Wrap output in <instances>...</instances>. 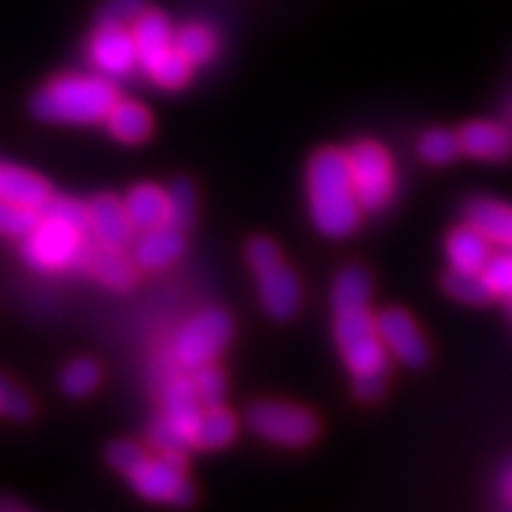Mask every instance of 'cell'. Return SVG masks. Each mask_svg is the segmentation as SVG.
<instances>
[{
	"label": "cell",
	"mask_w": 512,
	"mask_h": 512,
	"mask_svg": "<svg viewBox=\"0 0 512 512\" xmlns=\"http://www.w3.org/2000/svg\"><path fill=\"white\" fill-rule=\"evenodd\" d=\"M311 219L325 238L339 240L354 233L361 223V202L356 197L347 152L320 150L309 162Z\"/></svg>",
	"instance_id": "6da1fadb"
},
{
	"label": "cell",
	"mask_w": 512,
	"mask_h": 512,
	"mask_svg": "<svg viewBox=\"0 0 512 512\" xmlns=\"http://www.w3.org/2000/svg\"><path fill=\"white\" fill-rule=\"evenodd\" d=\"M119 93L102 74H62L34 95L31 110L41 121L64 126H88L105 121Z\"/></svg>",
	"instance_id": "7a4b0ae2"
},
{
	"label": "cell",
	"mask_w": 512,
	"mask_h": 512,
	"mask_svg": "<svg viewBox=\"0 0 512 512\" xmlns=\"http://www.w3.org/2000/svg\"><path fill=\"white\" fill-rule=\"evenodd\" d=\"M335 339L361 401H377L387 389L389 351L377 335L375 316L363 309L335 311Z\"/></svg>",
	"instance_id": "3957f363"
},
{
	"label": "cell",
	"mask_w": 512,
	"mask_h": 512,
	"mask_svg": "<svg viewBox=\"0 0 512 512\" xmlns=\"http://www.w3.org/2000/svg\"><path fill=\"white\" fill-rule=\"evenodd\" d=\"M202 403L197 399L190 377H176L164 389V415L152 427L150 441L157 453L185 456L195 446V427L202 415Z\"/></svg>",
	"instance_id": "277c9868"
},
{
	"label": "cell",
	"mask_w": 512,
	"mask_h": 512,
	"mask_svg": "<svg viewBox=\"0 0 512 512\" xmlns=\"http://www.w3.org/2000/svg\"><path fill=\"white\" fill-rule=\"evenodd\" d=\"M86 230L69 226L50 216H43L34 233L24 238V259L31 268L43 273L79 268L83 249H86Z\"/></svg>",
	"instance_id": "5b68a950"
},
{
	"label": "cell",
	"mask_w": 512,
	"mask_h": 512,
	"mask_svg": "<svg viewBox=\"0 0 512 512\" xmlns=\"http://www.w3.org/2000/svg\"><path fill=\"white\" fill-rule=\"evenodd\" d=\"M233 339V320L221 309H204L192 316L178 330L174 339V358L185 370H195L207 363H214L228 342Z\"/></svg>",
	"instance_id": "8992f818"
},
{
	"label": "cell",
	"mask_w": 512,
	"mask_h": 512,
	"mask_svg": "<svg viewBox=\"0 0 512 512\" xmlns=\"http://www.w3.org/2000/svg\"><path fill=\"white\" fill-rule=\"evenodd\" d=\"M247 425L256 437L275 446L302 448L318 437V418L309 408L283 401H259L249 406Z\"/></svg>",
	"instance_id": "52a82bcc"
},
{
	"label": "cell",
	"mask_w": 512,
	"mask_h": 512,
	"mask_svg": "<svg viewBox=\"0 0 512 512\" xmlns=\"http://www.w3.org/2000/svg\"><path fill=\"white\" fill-rule=\"evenodd\" d=\"M356 197L363 211H382L394 197V164L375 140H361L347 152Z\"/></svg>",
	"instance_id": "ba28073f"
},
{
	"label": "cell",
	"mask_w": 512,
	"mask_h": 512,
	"mask_svg": "<svg viewBox=\"0 0 512 512\" xmlns=\"http://www.w3.org/2000/svg\"><path fill=\"white\" fill-rule=\"evenodd\" d=\"M128 482L140 498L150 503L190 505L195 498L190 482L185 479V456L176 453L145 456L143 463L128 475Z\"/></svg>",
	"instance_id": "9c48e42d"
},
{
	"label": "cell",
	"mask_w": 512,
	"mask_h": 512,
	"mask_svg": "<svg viewBox=\"0 0 512 512\" xmlns=\"http://www.w3.org/2000/svg\"><path fill=\"white\" fill-rule=\"evenodd\" d=\"M88 60H91L95 72L112 81L126 79L140 67L133 34L126 27H117V24H100V29L88 43Z\"/></svg>",
	"instance_id": "30bf717a"
},
{
	"label": "cell",
	"mask_w": 512,
	"mask_h": 512,
	"mask_svg": "<svg viewBox=\"0 0 512 512\" xmlns=\"http://www.w3.org/2000/svg\"><path fill=\"white\" fill-rule=\"evenodd\" d=\"M377 335L389 356L399 358L403 366L422 368L430 361V344L411 313L403 309H384L375 316Z\"/></svg>",
	"instance_id": "8fae6325"
},
{
	"label": "cell",
	"mask_w": 512,
	"mask_h": 512,
	"mask_svg": "<svg viewBox=\"0 0 512 512\" xmlns=\"http://www.w3.org/2000/svg\"><path fill=\"white\" fill-rule=\"evenodd\" d=\"M259 280V297L264 309L278 320H290L302 306V280L283 264V259L256 271Z\"/></svg>",
	"instance_id": "7c38bea8"
},
{
	"label": "cell",
	"mask_w": 512,
	"mask_h": 512,
	"mask_svg": "<svg viewBox=\"0 0 512 512\" xmlns=\"http://www.w3.org/2000/svg\"><path fill=\"white\" fill-rule=\"evenodd\" d=\"M133 230L126 204L114 195H98L88 204V233L100 245L124 249L133 240Z\"/></svg>",
	"instance_id": "4fadbf2b"
},
{
	"label": "cell",
	"mask_w": 512,
	"mask_h": 512,
	"mask_svg": "<svg viewBox=\"0 0 512 512\" xmlns=\"http://www.w3.org/2000/svg\"><path fill=\"white\" fill-rule=\"evenodd\" d=\"M185 252L183 230L174 226H159L140 230V238L133 242V261L145 271H164L166 266L176 264Z\"/></svg>",
	"instance_id": "5bb4252c"
},
{
	"label": "cell",
	"mask_w": 512,
	"mask_h": 512,
	"mask_svg": "<svg viewBox=\"0 0 512 512\" xmlns=\"http://www.w3.org/2000/svg\"><path fill=\"white\" fill-rule=\"evenodd\" d=\"M133 41L138 48V64L147 74L155 64L174 50L176 31L171 29L169 17L157 10H145L131 27Z\"/></svg>",
	"instance_id": "9a60e30c"
},
{
	"label": "cell",
	"mask_w": 512,
	"mask_h": 512,
	"mask_svg": "<svg viewBox=\"0 0 512 512\" xmlns=\"http://www.w3.org/2000/svg\"><path fill=\"white\" fill-rule=\"evenodd\" d=\"M79 268L95 275L102 285L112 287V290H128L136 280L133 261L121 252V247H107L95 240L93 245H86L83 249Z\"/></svg>",
	"instance_id": "2e32d148"
},
{
	"label": "cell",
	"mask_w": 512,
	"mask_h": 512,
	"mask_svg": "<svg viewBox=\"0 0 512 512\" xmlns=\"http://www.w3.org/2000/svg\"><path fill=\"white\" fill-rule=\"evenodd\" d=\"M463 152L482 162H505L512 157V133L510 128L494 121H470L458 131Z\"/></svg>",
	"instance_id": "e0dca14e"
},
{
	"label": "cell",
	"mask_w": 512,
	"mask_h": 512,
	"mask_svg": "<svg viewBox=\"0 0 512 512\" xmlns=\"http://www.w3.org/2000/svg\"><path fill=\"white\" fill-rule=\"evenodd\" d=\"M0 200L43 211L53 200V190L41 176L27 169L0 164Z\"/></svg>",
	"instance_id": "ac0fdd59"
},
{
	"label": "cell",
	"mask_w": 512,
	"mask_h": 512,
	"mask_svg": "<svg viewBox=\"0 0 512 512\" xmlns=\"http://www.w3.org/2000/svg\"><path fill=\"white\" fill-rule=\"evenodd\" d=\"M465 221L491 245L512 247V207L491 197H475L465 209Z\"/></svg>",
	"instance_id": "d6986e66"
},
{
	"label": "cell",
	"mask_w": 512,
	"mask_h": 512,
	"mask_svg": "<svg viewBox=\"0 0 512 512\" xmlns=\"http://www.w3.org/2000/svg\"><path fill=\"white\" fill-rule=\"evenodd\" d=\"M126 211L136 230H150L169 223V197L155 183H140L126 195Z\"/></svg>",
	"instance_id": "ffe728a7"
},
{
	"label": "cell",
	"mask_w": 512,
	"mask_h": 512,
	"mask_svg": "<svg viewBox=\"0 0 512 512\" xmlns=\"http://www.w3.org/2000/svg\"><path fill=\"white\" fill-rule=\"evenodd\" d=\"M446 256L451 268L460 271H484V266L491 259V242L472 228L470 223L463 228H456L446 240Z\"/></svg>",
	"instance_id": "44dd1931"
},
{
	"label": "cell",
	"mask_w": 512,
	"mask_h": 512,
	"mask_svg": "<svg viewBox=\"0 0 512 512\" xmlns=\"http://www.w3.org/2000/svg\"><path fill=\"white\" fill-rule=\"evenodd\" d=\"M105 124L107 131H110L119 143L138 145L150 138L152 114L136 100H117V105H114L112 112L107 114Z\"/></svg>",
	"instance_id": "7402d4cb"
},
{
	"label": "cell",
	"mask_w": 512,
	"mask_h": 512,
	"mask_svg": "<svg viewBox=\"0 0 512 512\" xmlns=\"http://www.w3.org/2000/svg\"><path fill=\"white\" fill-rule=\"evenodd\" d=\"M370 297H373V278L361 266L344 268L332 285V309L335 311L363 309L370 304Z\"/></svg>",
	"instance_id": "603a6c76"
},
{
	"label": "cell",
	"mask_w": 512,
	"mask_h": 512,
	"mask_svg": "<svg viewBox=\"0 0 512 512\" xmlns=\"http://www.w3.org/2000/svg\"><path fill=\"white\" fill-rule=\"evenodd\" d=\"M238 434V420L223 406L204 408L195 427V446L204 451H219Z\"/></svg>",
	"instance_id": "cb8c5ba5"
},
{
	"label": "cell",
	"mask_w": 512,
	"mask_h": 512,
	"mask_svg": "<svg viewBox=\"0 0 512 512\" xmlns=\"http://www.w3.org/2000/svg\"><path fill=\"white\" fill-rule=\"evenodd\" d=\"M174 48L192 67H202V64H209L219 53V36L207 24L192 22L176 31Z\"/></svg>",
	"instance_id": "d4e9b609"
},
{
	"label": "cell",
	"mask_w": 512,
	"mask_h": 512,
	"mask_svg": "<svg viewBox=\"0 0 512 512\" xmlns=\"http://www.w3.org/2000/svg\"><path fill=\"white\" fill-rule=\"evenodd\" d=\"M444 290L448 297H453L456 302L470 306L489 304L496 294L482 271H460V268H451V271L446 273Z\"/></svg>",
	"instance_id": "484cf974"
},
{
	"label": "cell",
	"mask_w": 512,
	"mask_h": 512,
	"mask_svg": "<svg viewBox=\"0 0 512 512\" xmlns=\"http://www.w3.org/2000/svg\"><path fill=\"white\" fill-rule=\"evenodd\" d=\"M418 152L427 164L446 166L456 162L460 152H463V145H460L458 133L446 131V128H432L420 138Z\"/></svg>",
	"instance_id": "4316f807"
},
{
	"label": "cell",
	"mask_w": 512,
	"mask_h": 512,
	"mask_svg": "<svg viewBox=\"0 0 512 512\" xmlns=\"http://www.w3.org/2000/svg\"><path fill=\"white\" fill-rule=\"evenodd\" d=\"M43 219V211L22 204L0 200V235L5 238H27Z\"/></svg>",
	"instance_id": "83f0119b"
},
{
	"label": "cell",
	"mask_w": 512,
	"mask_h": 512,
	"mask_svg": "<svg viewBox=\"0 0 512 512\" xmlns=\"http://www.w3.org/2000/svg\"><path fill=\"white\" fill-rule=\"evenodd\" d=\"M100 382V368L95 366L91 358H76V361L69 363L67 368L62 370L60 384L64 394L74 396V399H81V396L91 394Z\"/></svg>",
	"instance_id": "f1b7e54d"
},
{
	"label": "cell",
	"mask_w": 512,
	"mask_h": 512,
	"mask_svg": "<svg viewBox=\"0 0 512 512\" xmlns=\"http://www.w3.org/2000/svg\"><path fill=\"white\" fill-rule=\"evenodd\" d=\"M190 72L192 64L174 48L147 72V76H150L152 83H157L159 88H164V91H178V88H183L185 83L190 81Z\"/></svg>",
	"instance_id": "f546056e"
},
{
	"label": "cell",
	"mask_w": 512,
	"mask_h": 512,
	"mask_svg": "<svg viewBox=\"0 0 512 512\" xmlns=\"http://www.w3.org/2000/svg\"><path fill=\"white\" fill-rule=\"evenodd\" d=\"M166 197H169V226L178 230H185L192 226L197 211V197L195 188H192L190 181H174L171 188L166 190Z\"/></svg>",
	"instance_id": "4dcf8cb0"
},
{
	"label": "cell",
	"mask_w": 512,
	"mask_h": 512,
	"mask_svg": "<svg viewBox=\"0 0 512 512\" xmlns=\"http://www.w3.org/2000/svg\"><path fill=\"white\" fill-rule=\"evenodd\" d=\"M190 380L202 408L223 406V399H226V377H223L221 368H216L214 363H207V366L192 370Z\"/></svg>",
	"instance_id": "1f68e13d"
},
{
	"label": "cell",
	"mask_w": 512,
	"mask_h": 512,
	"mask_svg": "<svg viewBox=\"0 0 512 512\" xmlns=\"http://www.w3.org/2000/svg\"><path fill=\"white\" fill-rule=\"evenodd\" d=\"M0 413L8 415L10 420H29L34 413L29 394L3 377H0Z\"/></svg>",
	"instance_id": "d6a6232c"
},
{
	"label": "cell",
	"mask_w": 512,
	"mask_h": 512,
	"mask_svg": "<svg viewBox=\"0 0 512 512\" xmlns=\"http://www.w3.org/2000/svg\"><path fill=\"white\" fill-rule=\"evenodd\" d=\"M43 216H50V219H57L62 223H69V226L88 230V204L79 200H72V197H55L48 202V207L43 209Z\"/></svg>",
	"instance_id": "836d02e7"
},
{
	"label": "cell",
	"mask_w": 512,
	"mask_h": 512,
	"mask_svg": "<svg viewBox=\"0 0 512 512\" xmlns=\"http://www.w3.org/2000/svg\"><path fill=\"white\" fill-rule=\"evenodd\" d=\"M147 10L145 0H107L100 10V24L133 27V22Z\"/></svg>",
	"instance_id": "e575fe53"
},
{
	"label": "cell",
	"mask_w": 512,
	"mask_h": 512,
	"mask_svg": "<svg viewBox=\"0 0 512 512\" xmlns=\"http://www.w3.org/2000/svg\"><path fill=\"white\" fill-rule=\"evenodd\" d=\"M145 456L147 453L138 444H133V441H114V444L107 448V463L126 477L143 463Z\"/></svg>",
	"instance_id": "d590c367"
},
{
	"label": "cell",
	"mask_w": 512,
	"mask_h": 512,
	"mask_svg": "<svg viewBox=\"0 0 512 512\" xmlns=\"http://www.w3.org/2000/svg\"><path fill=\"white\" fill-rule=\"evenodd\" d=\"M482 273L496 294L512 297V254L491 256Z\"/></svg>",
	"instance_id": "8d00e7d4"
},
{
	"label": "cell",
	"mask_w": 512,
	"mask_h": 512,
	"mask_svg": "<svg viewBox=\"0 0 512 512\" xmlns=\"http://www.w3.org/2000/svg\"><path fill=\"white\" fill-rule=\"evenodd\" d=\"M280 259H283V256H280V249L275 247L273 240L254 238L247 245V261H249V266L254 268V273L261 271V268L268 264H275V261H280Z\"/></svg>",
	"instance_id": "74e56055"
},
{
	"label": "cell",
	"mask_w": 512,
	"mask_h": 512,
	"mask_svg": "<svg viewBox=\"0 0 512 512\" xmlns=\"http://www.w3.org/2000/svg\"><path fill=\"white\" fill-rule=\"evenodd\" d=\"M503 496H505V501L512 505V465H510V470L505 472V477H503Z\"/></svg>",
	"instance_id": "f35d334b"
},
{
	"label": "cell",
	"mask_w": 512,
	"mask_h": 512,
	"mask_svg": "<svg viewBox=\"0 0 512 512\" xmlns=\"http://www.w3.org/2000/svg\"><path fill=\"white\" fill-rule=\"evenodd\" d=\"M22 508V505H17V503H0V510H19Z\"/></svg>",
	"instance_id": "ab89813d"
}]
</instances>
